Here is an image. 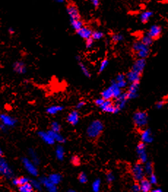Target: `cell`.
<instances>
[{"mask_svg":"<svg viewBox=\"0 0 168 192\" xmlns=\"http://www.w3.org/2000/svg\"><path fill=\"white\" fill-rule=\"evenodd\" d=\"M38 136L41 138V140H42L43 142L48 145H53L56 142L54 138H53L52 135L51 134L50 132H49V131H48V132H43V131H40V132H38Z\"/></svg>","mask_w":168,"mask_h":192,"instance_id":"obj_13","label":"cell"},{"mask_svg":"<svg viewBox=\"0 0 168 192\" xmlns=\"http://www.w3.org/2000/svg\"><path fill=\"white\" fill-rule=\"evenodd\" d=\"M124 40V36L121 34H114L112 36V40L114 42H121Z\"/></svg>","mask_w":168,"mask_h":192,"instance_id":"obj_41","label":"cell"},{"mask_svg":"<svg viewBox=\"0 0 168 192\" xmlns=\"http://www.w3.org/2000/svg\"><path fill=\"white\" fill-rule=\"evenodd\" d=\"M144 170H145V173L146 175H150L152 173H154V164L152 162H147L144 166Z\"/></svg>","mask_w":168,"mask_h":192,"instance_id":"obj_32","label":"cell"},{"mask_svg":"<svg viewBox=\"0 0 168 192\" xmlns=\"http://www.w3.org/2000/svg\"><path fill=\"white\" fill-rule=\"evenodd\" d=\"M147 34L153 40H157L161 37L162 28L158 25H152L148 31Z\"/></svg>","mask_w":168,"mask_h":192,"instance_id":"obj_9","label":"cell"},{"mask_svg":"<svg viewBox=\"0 0 168 192\" xmlns=\"http://www.w3.org/2000/svg\"><path fill=\"white\" fill-rule=\"evenodd\" d=\"M79 118H80V116H79V113L78 111L73 110L67 115V120L69 123L75 126V125L78 124V123L79 122Z\"/></svg>","mask_w":168,"mask_h":192,"instance_id":"obj_18","label":"cell"},{"mask_svg":"<svg viewBox=\"0 0 168 192\" xmlns=\"http://www.w3.org/2000/svg\"><path fill=\"white\" fill-rule=\"evenodd\" d=\"M140 41H141V42H143L145 46L149 47L151 45H152V43H153L154 42V40L151 38V37L149 36V35L146 34L145 35H144V36L142 37Z\"/></svg>","mask_w":168,"mask_h":192,"instance_id":"obj_33","label":"cell"},{"mask_svg":"<svg viewBox=\"0 0 168 192\" xmlns=\"http://www.w3.org/2000/svg\"><path fill=\"white\" fill-rule=\"evenodd\" d=\"M131 174L134 182L137 183H139L143 178H145V173L143 163L138 161L137 163L134 164L131 169Z\"/></svg>","mask_w":168,"mask_h":192,"instance_id":"obj_3","label":"cell"},{"mask_svg":"<svg viewBox=\"0 0 168 192\" xmlns=\"http://www.w3.org/2000/svg\"><path fill=\"white\" fill-rule=\"evenodd\" d=\"M104 130V124L100 120L93 121L86 129V134L91 140H96L102 134Z\"/></svg>","mask_w":168,"mask_h":192,"instance_id":"obj_1","label":"cell"},{"mask_svg":"<svg viewBox=\"0 0 168 192\" xmlns=\"http://www.w3.org/2000/svg\"><path fill=\"white\" fill-rule=\"evenodd\" d=\"M13 71L15 73L19 74V75H23L27 72V66L24 62H21V61H17V62H14L13 65Z\"/></svg>","mask_w":168,"mask_h":192,"instance_id":"obj_14","label":"cell"},{"mask_svg":"<svg viewBox=\"0 0 168 192\" xmlns=\"http://www.w3.org/2000/svg\"><path fill=\"white\" fill-rule=\"evenodd\" d=\"M90 2L94 7H98L100 6V0H90Z\"/></svg>","mask_w":168,"mask_h":192,"instance_id":"obj_51","label":"cell"},{"mask_svg":"<svg viewBox=\"0 0 168 192\" xmlns=\"http://www.w3.org/2000/svg\"><path fill=\"white\" fill-rule=\"evenodd\" d=\"M162 1L163 2H165V3H168V0H162Z\"/></svg>","mask_w":168,"mask_h":192,"instance_id":"obj_59","label":"cell"},{"mask_svg":"<svg viewBox=\"0 0 168 192\" xmlns=\"http://www.w3.org/2000/svg\"><path fill=\"white\" fill-rule=\"evenodd\" d=\"M39 181H40L41 184H42L43 186L46 188L47 190H48V191L56 192V191H58V189H57L56 185H55V184L51 183V181H50V180H49L48 178H46V177L40 178V179H39Z\"/></svg>","mask_w":168,"mask_h":192,"instance_id":"obj_12","label":"cell"},{"mask_svg":"<svg viewBox=\"0 0 168 192\" xmlns=\"http://www.w3.org/2000/svg\"><path fill=\"white\" fill-rule=\"evenodd\" d=\"M64 149L62 146H58L56 149V156L59 161H62L64 158Z\"/></svg>","mask_w":168,"mask_h":192,"instance_id":"obj_31","label":"cell"},{"mask_svg":"<svg viewBox=\"0 0 168 192\" xmlns=\"http://www.w3.org/2000/svg\"><path fill=\"white\" fill-rule=\"evenodd\" d=\"M132 191L134 192H138V191H141V189H140V186L139 183H137L135 182V183L132 186Z\"/></svg>","mask_w":168,"mask_h":192,"instance_id":"obj_47","label":"cell"},{"mask_svg":"<svg viewBox=\"0 0 168 192\" xmlns=\"http://www.w3.org/2000/svg\"><path fill=\"white\" fill-rule=\"evenodd\" d=\"M49 132L51 133V134L52 135V137L54 138V140L56 142H59V143H64L66 142V140L62 134H59V132H53L52 130H49Z\"/></svg>","mask_w":168,"mask_h":192,"instance_id":"obj_25","label":"cell"},{"mask_svg":"<svg viewBox=\"0 0 168 192\" xmlns=\"http://www.w3.org/2000/svg\"><path fill=\"white\" fill-rule=\"evenodd\" d=\"M139 184L140 186V189H141V191H143V192L151 191L152 184L151 182H150L149 179H148L147 178H143V179L139 182Z\"/></svg>","mask_w":168,"mask_h":192,"instance_id":"obj_17","label":"cell"},{"mask_svg":"<svg viewBox=\"0 0 168 192\" xmlns=\"http://www.w3.org/2000/svg\"><path fill=\"white\" fill-rule=\"evenodd\" d=\"M31 183L32 184L34 189L37 190V191H41L42 190V184H41L40 181H31Z\"/></svg>","mask_w":168,"mask_h":192,"instance_id":"obj_40","label":"cell"},{"mask_svg":"<svg viewBox=\"0 0 168 192\" xmlns=\"http://www.w3.org/2000/svg\"><path fill=\"white\" fill-rule=\"evenodd\" d=\"M29 182H30V179L27 177H20L13 180V184L15 186H20L29 183Z\"/></svg>","mask_w":168,"mask_h":192,"instance_id":"obj_23","label":"cell"},{"mask_svg":"<svg viewBox=\"0 0 168 192\" xmlns=\"http://www.w3.org/2000/svg\"><path fill=\"white\" fill-rule=\"evenodd\" d=\"M49 180L51 181V183L55 184V185H58L59 183H60V182L62 181V177L60 174L59 173H53L51 174L50 175L48 176Z\"/></svg>","mask_w":168,"mask_h":192,"instance_id":"obj_24","label":"cell"},{"mask_svg":"<svg viewBox=\"0 0 168 192\" xmlns=\"http://www.w3.org/2000/svg\"><path fill=\"white\" fill-rule=\"evenodd\" d=\"M153 15H154L153 12H151V11L147 10V11L143 12V13L140 14V20L143 23H145L150 20V18L153 16Z\"/></svg>","mask_w":168,"mask_h":192,"instance_id":"obj_22","label":"cell"},{"mask_svg":"<svg viewBox=\"0 0 168 192\" xmlns=\"http://www.w3.org/2000/svg\"><path fill=\"white\" fill-rule=\"evenodd\" d=\"M166 103V102L165 101H160L159 102L157 103V108H160V107H162V106H164V105Z\"/></svg>","mask_w":168,"mask_h":192,"instance_id":"obj_53","label":"cell"},{"mask_svg":"<svg viewBox=\"0 0 168 192\" xmlns=\"http://www.w3.org/2000/svg\"><path fill=\"white\" fill-rule=\"evenodd\" d=\"M6 127H7V126H5V125L2 124H2L0 125V129H1L2 131H3V132H5V131H6V129H5Z\"/></svg>","mask_w":168,"mask_h":192,"instance_id":"obj_55","label":"cell"},{"mask_svg":"<svg viewBox=\"0 0 168 192\" xmlns=\"http://www.w3.org/2000/svg\"><path fill=\"white\" fill-rule=\"evenodd\" d=\"M53 1H54L55 2H56V3L62 4V3L65 2H66V0H53Z\"/></svg>","mask_w":168,"mask_h":192,"instance_id":"obj_56","label":"cell"},{"mask_svg":"<svg viewBox=\"0 0 168 192\" xmlns=\"http://www.w3.org/2000/svg\"><path fill=\"white\" fill-rule=\"evenodd\" d=\"M8 32H9L10 34H14V33H15L14 29L12 28V27H10L9 29H8Z\"/></svg>","mask_w":168,"mask_h":192,"instance_id":"obj_54","label":"cell"},{"mask_svg":"<svg viewBox=\"0 0 168 192\" xmlns=\"http://www.w3.org/2000/svg\"><path fill=\"white\" fill-rule=\"evenodd\" d=\"M142 140L144 142H151V132L149 130H143L142 132Z\"/></svg>","mask_w":168,"mask_h":192,"instance_id":"obj_34","label":"cell"},{"mask_svg":"<svg viewBox=\"0 0 168 192\" xmlns=\"http://www.w3.org/2000/svg\"><path fill=\"white\" fill-rule=\"evenodd\" d=\"M22 164L29 174L33 176L38 175V170H37L35 164L32 161L29 160L27 158H23Z\"/></svg>","mask_w":168,"mask_h":192,"instance_id":"obj_7","label":"cell"},{"mask_svg":"<svg viewBox=\"0 0 168 192\" xmlns=\"http://www.w3.org/2000/svg\"><path fill=\"white\" fill-rule=\"evenodd\" d=\"M0 175L7 179H11L13 177V171L9 166L5 158L0 156Z\"/></svg>","mask_w":168,"mask_h":192,"instance_id":"obj_4","label":"cell"},{"mask_svg":"<svg viewBox=\"0 0 168 192\" xmlns=\"http://www.w3.org/2000/svg\"><path fill=\"white\" fill-rule=\"evenodd\" d=\"M110 87H111L113 89L114 98L117 99V98L119 97V96H121V89H120V88L118 87L117 83H116V82H113L112 85L110 86Z\"/></svg>","mask_w":168,"mask_h":192,"instance_id":"obj_29","label":"cell"},{"mask_svg":"<svg viewBox=\"0 0 168 192\" xmlns=\"http://www.w3.org/2000/svg\"><path fill=\"white\" fill-rule=\"evenodd\" d=\"M151 191H162V189H154V190H151Z\"/></svg>","mask_w":168,"mask_h":192,"instance_id":"obj_57","label":"cell"},{"mask_svg":"<svg viewBox=\"0 0 168 192\" xmlns=\"http://www.w3.org/2000/svg\"><path fill=\"white\" fill-rule=\"evenodd\" d=\"M100 107L103 112L109 113H116L120 110L116 103L111 100H104L103 104Z\"/></svg>","mask_w":168,"mask_h":192,"instance_id":"obj_6","label":"cell"},{"mask_svg":"<svg viewBox=\"0 0 168 192\" xmlns=\"http://www.w3.org/2000/svg\"><path fill=\"white\" fill-rule=\"evenodd\" d=\"M67 13L70 18V21L71 20H78L80 19V12L78 10V7L73 3L68 4L67 6Z\"/></svg>","mask_w":168,"mask_h":192,"instance_id":"obj_5","label":"cell"},{"mask_svg":"<svg viewBox=\"0 0 168 192\" xmlns=\"http://www.w3.org/2000/svg\"><path fill=\"white\" fill-rule=\"evenodd\" d=\"M104 102V99H103L102 97L101 98H98V99H96L95 101H94V103H95L96 105H97V106H101V105L103 104V102Z\"/></svg>","mask_w":168,"mask_h":192,"instance_id":"obj_49","label":"cell"},{"mask_svg":"<svg viewBox=\"0 0 168 192\" xmlns=\"http://www.w3.org/2000/svg\"><path fill=\"white\" fill-rule=\"evenodd\" d=\"M29 155H30L31 158V161H32L35 164H39V163H40V160H39L37 153L35 152L33 149L29 150Z\"/></svg>","mask_w":168,"mask_h":192,"instance_id":"obj_35","label":"cell"},{"mask_svg":"<svg viewBox=\"0 0 168 192\" xmlns=\"http://www.w3.org/2000/svg\"><path fill=\"white\" fill-rule=\"evenodd\" d=\"M64 107L62 106V105H53V106L49 107L48 109L46 110L47 113L49 115H56L57 113L61 112L64 110Z\"/></svg>","mask_w":168,"mask_h":192,"instance_id":"obj_21","label":"cell"},{"mask_svg":"<svg viewBox=\"0 0 168 192\" xmlns=\"http://www.w3.org/2000/svg\"><path fill=\"white\" fill-rule=\"evenodd\" d=\"M34 189L31 183H27L23 185H21L18 186V191L21 192H32L34 191Z\"/></svg>","mask_w":168,"mask_h":192,"instance_id":"obj_26","label":"cell"},{"mask_svg":"<svg viewBox=\"0 0 168 192\" xmlns=\"http://www.w3.org/2000/svg\"><path fill=\"white\" fill-rule=\"evenodd\" d=\"M70 21L71 26H72V29H74V30H76V32L84 26V22H83L81 19H78V20H71Z\"/></svg>","mask_w":168,"mask_h":192,"instance_id":"obj_27","label":"cell"},{"mask_svg":"<svg viewBox=\"0 0 168 192\" xmlns=\"http://www.w3.org/2000/svg\"><path fill=\"white\" fill-rule=\"evenodd\" d=\"M104 37V33L100 31H94L92 32V38L94 40H100Z\"/></svg>","mask_w":168,"mask_h":192,"instance_id":"obj_36","label":"cell"},{"mask_svg":"<svg viewBox=\"0 0 168 192\" xmlns=\"http://www.w3.org/2000/svg\"><path fill=\"white\" fill-rule=\"evenodd\" d=\"M134 124L135 128L140 130H144L148 123V114L145 111H137L133 116Z\"/></svg>","mask_w":168,"mask_h":192,"instance_id":"obj_2","label":"cell"},{"mask_svg":"<svg viewBox=\"0 0 168 192\" xmlns=\"http://www.w3.org/2000/svg\"><path fill=\"white\" fill-rule=\"evenodd\" d=\"M70 161H71V163L75 166H78L80 164V158H79L78 156H73L71 158Z\"/></svg>","mask_w":168,"mask_h":192,"instance_id":"obj_44","label":"cell"},{"mask_svg":"<svg viewBox=\"0 0 168 192\" xmlns=\"http://www.w3.org/2000/svg\"><path fill=\"white\" fill-rule=\"evenodd\" d=\"M150 54V49L149 47H145L142 50H140V51L136 53L138 58H145L149 56Z\"/></svg>","mask_w":168,"mask_h":192,"instance_id":"obj_28","label":"cell"},{"mask_svg":"<svg viewBox=\"0 0 168 192\" xmlns=\"http://www.w3.org/2000/svg\"><path fill=\"white\" fill-rule=\"evenodd\" d=\"M77 60L78 61V65H79V67H80V70H81L82 73L84 74V75L86 76V77L87 78H90L91 77V73L89 72V70H88V68H87V66L85 65L84 63H83V62L80 61V57L79 56H78L76 57Z\"/></svg>","mask_w":168,"mask_h":192,"instance_id":"obj_19","label":"cell"},{"mask_svg":"<svg viewBox=\"0 0 168 192\" xmlns=\"http://www.w3.org/2000/svg\"><path fill=\"white\" fill-rule=\"evenodd\" d=\"M101 97L103 98L104 100H111L113 98H114L113 92L112 88L110 86L109 88L104 90V91L101 93Z\"/></svg>","mask_w":168,"mask_h":192,"instance_id":"obj_20","label":"cell"},{"mask_svg":"<svg viewBox=\"0 0 168 192\" xmlns=\"http://www.w3.org/2000/svg\"><path fill=\"white\" fill-rule=\"evenodd\" d=\"M149 181L151 183L152 185H156V184H157V176L154 175V173H152L151 175H149Z\"/></svg>","mask_w":168,"mask_h":192,"instance_id":"obj_45","label":"cell"},{"mask_svg":"<svg viewBox=\"0 0 168 192\" xmlns=\"http://www.w3.org/2000/svg\"><path fill=\"white\" fill-rule=\"evenodd\" d=\"M101 186V181L100 179H96L94 181V183L92 184V189L93 191L97 192L100 190Z\"/></svg>","mask_w":168,"mask_h":192,"instance_id":"obj_38","label":"cell"},{"mask_svg":"<svg viewBox=\"0 0 168 192\" xmlns=\"http://www.w3.org/2000/svg\"><path fill=\"white\" fill-rule=\"evenodd\" d=\"M137 151L139 155V161L142 163H145L147 160V156H146L145 153V142H140L138 143L137 146Z\"/></svg>","mask_w":168,"mask_h":192,"instance_id":"obj_11","label":"cell"},{"mask_svg":"<svg viewBox=\"0 0 168 192\" xmlns=\"http://www.w3.org/2000/svg\"><path fill=\"white\" fill-rule=\"evenodd\" d=\"M146 62L145 58H138L135 61L133 66H132V69L134 71H137L140 73H143L144 68L145 66Z\"/></svg>","mask_w":168,"mask_h":192,"instance_id":"obj_16","label":"cell"},{"mask_svg":"<svg viewBox=\"0 0 168 192\" xmlns=\"http://www.w3.org/2000/svg\"><path fill=\"white\" fill-rule=\"evenodd\" d=\"M0 121H1L2 124H4L7 127L14 126L17 123L16 119L7 114L0 115Z\"/></svg>","mask_w":168,"mask_h":192,"instance_id":"obj_8","label":"cell"},{"mask_svg":"<svg viewBox=\"0 0 168 192\" xmlns=\"http://www.w3.org/2000/svg\"><path fill=\"white\" fill-rule=\"evenodd\" d=\"M142 73L138 72L137 71H134L133 70H131L130 71L126 74V79L127 80L128 82L130 83H139L140 78H141Z\"/></svg>","mask_w":168,"mask_h":192,"instance_id":"obj_10","label":"cell"},{"mask_svg":"<svg viewBox=\"0 0 168 192\" xmlns=\"http://www.w3.org/2000/svg\"><path fill=\"white\" fill-rule=\"evenodd\" d=\"M78 180L80 181V183H86L88 181V178H87V175H86V173L84 172H81L80 173V175L78 176Z\"/></svg>","mask_w":168,"mask_h":192,"instance_id":"obj_42","label":"cell"},{"mask_svg":"<svg viewBox=\"0 0 168 192\" xmlns=\"http://www.w3.org/2000/svg\"><path fill=\"white\" fill-rule=\"evenodd\" d=\"M86 105V102H85L84 101H80L78 103V105H76V108L77 109H80L82 108L83 107H84V105Z\"/></svg>","mask_w":168,"mask_h":192,"instance_id":"obj_52","label":"cell"},{"mask_svg":"<svg viewBox=\"0 0 168 192\" xmlns=\"http://www.w3.org/2000/svg\"><path fill=\"white\" fill-rule=\"evenodd\" d=\"M94 40L91 38L89 39H87L86 40V47L87 48H91L92 47L94 46Z\"/></svg>","mask_w":168,"mask_h":192,"instance_id":"obj_46","label":"cell"},{"mask_svg":"<svg viewBox=\"0 0 168 192\" xmlns=\"http://www.w3.org/2000/svg\"><path fill=\"white\" fill-rule=\"evenodd\" d=\"M2 156V150H1V148H0V156Z\"/></svg>","mask_w":168,"mask_h":192,"instance_id":"obj_58","label":"cell"},{"mask_svg":"<svg viewBox=\"0 0 168 192\" xmlns=\"http://www.w3.org/2000/svg\"><path fill=\"white\" fill-rule=\"evenodd\" d=\"M108 64H109V61H108L107 58H104L101 62L100 67H99V72H102L104 70L108 67Z\"/></svg>","mask_w":168,"mask_h":192,"instance_id":"obj_37","label":"cell"},{"mask_svg":"<svg viewBox=\"0 0 168 192\" xmlns=\"http://www.w3.org/2000/svg\"><path fill=\"white\" fill-rule=\"evenodd\" d=\"M126 80V75H124V74H118V75H117V77H116V81L118 82V81H121V80Z\"/></svg>","mask_w":168,"mask_h":192,"instance_id":"obj_50","label":"cell"},{"mask_svg":"<svg viewBox=\"0 0 168 192\" xmlns=\"http://www.w3.org/2000/svg\"><path fill=\"white\" fill-rule=\"evenodd\" d=\"M145 47H149V46H145V45H144L140 40L137 41V42H134L133 43V45H132V50H133V51L136 54V53L140 51V50H142V49L145 48Z\"/></svg>","mask_w":168,"mask_h":192,"instance_id":"obj_30","label":"cell"},{"mask_svg":"<svg viewBox=\"0 0 168 192\" xmlns=\"http://www.w3.org/2000/svg\"><path fill=\"white\" fill-rule=\"evenodd\" d=\"M51 130L53 131V132H59L61 130V125L59 124L58 122H56V121H53V122H52V123H51Z\"/></svg>","mask_w":168,"mask_h":192,"instance_id":"obj_39","label":"cell"},{"mask_svg":"<svg viewBox=\"0 0 168 192\" xmlns=\"http://www.w3.org/2000/svg\"><path fill=\"white\" fill-rule=\"evenodd\" d=\"M114 179H115V178H114V175L112 173V172H108V174H107L106 175V180H107V182H108V183H112L113 182Z\"/></svg>","mask_w":168,"mask_h":192,"instance_id":"obj_43","label":"cell"},{"mask_svg":"<svg viewBox=\"0 0 168 192\" xmlns=\"http://www.w3.org/2000/svg\"><path fill=\"white\" fill-rule=\"evenodd\" d=\"M116 83H117V85L118 87L120 88V89H123V88H125L126 86V84H127V82H126V80H121V81H118V82H116Z\"/></svg>","mask_w":168,"mask_h":192,"instance_id":"obj_48","label":"cell"},{"mask_svg":"<svg viewBox=\"0 0 168 192\" xmlns=\"http://www.w3.org/2000/svg\"><path fill=\"white\" fill-rule=\"evenodd\" d=\"M93 31L92 29L89 28L88 26H84L81 29H80L79 30L77 31V34L80 38H81L84 40H87V39H89L92 38Z\"/></svg>","mask_w":168,"mask_h":192,"instance_id":"obj_15","label":"cell"}]
</instances>
